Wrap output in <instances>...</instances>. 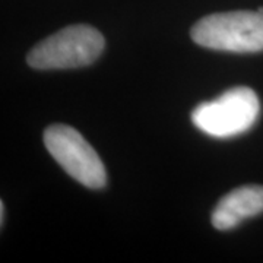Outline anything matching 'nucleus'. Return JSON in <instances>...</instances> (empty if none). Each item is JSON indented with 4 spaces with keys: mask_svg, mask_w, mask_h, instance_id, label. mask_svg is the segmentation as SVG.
Masks as SVG:
<instances>
[{
    "mask_svg": "<svg viewBox=\"0 0 263 263\" xmlns=\"http://www.w3.org/2000/svg\"><path fill=\"white\" fill-rule=\"evenodd\" d=\"M0 216H2L0 218V222L3 224L5 222V205H3V202L0 203Z\"/></svg>",
    "mask_w": 263,
    "mask_h": 263,
    "instance_id": "6",
    "label": "nucleus"
},
{
    "mask_svg": "<svg viewBox=\"0 0 263 263\" xmlns=\"http://www.w3.org/2000/svg\"><path fill=\"white\" fill-rule=\"evenodd\" d=\"M103 34L89 25H70L38 43L27 62L40 70L72 69L91 65L104 50Z\"/></svg>",
    "mask_w": 263,
    "mask_h": 263,
    "instance_id": "2",
    "label": "nucleus"
},
{
    "mask_svg": "<svg viewBox=\"0 0 263 263\" xmlns=\"http://www.w3.org/2000/svg\"><path fill=\"white\" fill-rule=\"evenodd\" d=\"M44 145L60 167L85 187L105 186L107 173L103 161L76 129L66 124L48 126L44 132Z\"/></svg>",
    "mask_w": 263,
    "mask_h": 263,
    "instance_id": "4",
    "label": "nucleus"
},
{
    "mask_svg": "<svg viewBox=\"0 0 263 263\" xmlns=\"http://www.w3.org/2000/svg\"><path fill=\"white\" fill-rule=\"evenodd\" d=\"M263 212V186H243L234 189L219 200L212 212V226L226 231L237 227L246 218Z\"/></svg>",
    "mask_w": 263,
    "mask_h": 263,
    "instance_id": "5",
    "label": "nucleus"
},
{
    "mask_svg": "<svg viewBox=\"0 0 263 263\" xmlns=\"http://www.w3.org/2000/svg\"><path fill=\"white\" fill-rule=\"evenodd\" d=\"M260 113V103L253 89L237 86L214 101L197 105L192 122L199 130L214 138H231L249 130Z\"/></svg>",
    "mask_w": 263,
    "mask_h": 263,
    "instance_id": "3",
    "label": "nucleus"
},
{
    "mask_svg": "<svg viewBox=\"0 0 263 263\" xmlns=\"http://www.w3.org/2000/svg\"><path fill=\"white\" fill-rule=\"evenodd\" d=\"M192 40L211 50L256 53L263 50V15L234 10L214 13L197 21L190 31Z\"/></svg>",
    "mask_w": 263,
    "mask_h": 263,
    "instance_id": "1",
    "label": "nucleus"
},
{
    "mask_svg": "<svg viewBox=\"0 0 263 263\" xmlns=\"http://www.w3.org/2000/svg\"><path fill=\"white\" fill-rule=\"evenodd\" d=\"M257 12H260V13L263 15V8H259V10H257Z\"/></svg>",
    "mask_w": 263,
    "mask_h": 263,
    "instance_id": "7",
    "label": "nucleus"
}]
</instances>
